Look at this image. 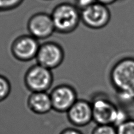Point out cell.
<instances>
[{
	"instance_id": "6da1fadb",
	"label": "cell",
	"mask_w": 134,
	"mask_h": 134,
	"mask_svg": "<svg viewBox=\"0 0 134 134\" xmlns=\"http://www.w3.org/2000/svg\"><path fill=\"white\" fill-rule=\"evenodd\" d=\"M55 32L68 34L74 32L81 21V11L74 4L63 2L57 5L51 14Z\"/></svg>"
},
{
	"instance_id": "7a4b0ae2",
	"label": "cell",
	"mask_w": 134,
	"mask_h": 134,
	"mask_svg": "<svg viewBox=\"0 0 134 134\" xmlns=\"http://www.w3.org/2000/svg\"><path fill=\"white\" fill-rule=\"evenodd\" d=\"M109 78L117 93L134 92V58L125 57L117 61L110 71Z\"/></svg>"
},
{
	"instance_id": "3957f363",
	"label": "cell",
	"mask_w": 134,
	"mask_h": 134,
	"mask_svg": "<svg viewBox=\"0 0 134 134\" xmlns=\"http://www.w3.org/2000/svg\"><path fill=\"white\" fill-rule=\"evenodd\" d=\"M53 81L51 70L38 64L28 68L24 75L25 85L31 92H47Z\"/></svg>"
},
{
	"instance_id": "277c9868",
	"label": "cell",
	"mask_w": 134,
	"mask_h": 134,
	"mask_svg": "<svg viewBox=\"0 0 134 134\" xmlns=\"http://www.w3.org/2000/svg\"><path fill=\"white\" fill-rule=\"evenodd\" d=\"M64 58L65 52L60 44L47 41L40 45L35 59L37 64L52 70L60 66Z\"/></svg>"
},
{
	"instance_id": "5b68a950",
	"label": "cell",
	"mask_w": 134,
	"mask_h": 134,
	"mask_svg": "<svg viewBox=\"0 0 134 134\" xmlns=\"http://www.w3.org/2000/svg\"><path fill=\"white\" fill-rule=\"evenodd\" d=\"M111 18V11L108 6L98 2L81 11V21L85 26L92 30L106 27Z\"/></svg>"
},
{
	"instance_id": "8992f818",
	"label": "cell",
	"mask_w": 134,
	"mask_h": 134,
	"mask_svg": "<svg viewBox=\"0 0 134 134\" xmlns=\"http://www.w3.org/2000/svg\"><path fill=\"white\" fill-rule=\"evenodd\" d=\"M40 45L39 41L31 35H22L12 42L11 52L18 61L28 62L36 58Z\"/></svg>"
},
{
	"instance_id": "52a82bcc",
	"label": "cell",
	"mask_w": 134,
	"mask_h": 134,
	"mask_svg": "<svg viewBox=\"0 0 134 134\" xmlns=\"http://www.w3.org/2000/svg\"><path fill=\"white\" fill-rule=\"evenodd\" d=\"M52 110L59 113H66L77 100V92L68 84L56 86L49 93Z\"/></svg>"
},
{
	"instance_id": "ba28073f",
	"label": "cell",
	"mask_w": 134,
	"mask_h": 134,
	"mask_svg": "<svg viewBox=\"0 0 134 134\" xmlns=\"http://www.w3.org/2000/svg\"><path fill=\"white\" fill-rule=\"evenodd\" d=\"M90 102L92 105L93 121L97 125H112L118 107L106 96L102 95H96Z\"/></svg>"
},
{
	"instance_id": "9c48e42d",
	"label": "cell",
	"mask_w": 134,
	"mask_h": 134,
	"mask_svg": "<svg viewBox=\"0 0 134 134\" xmlns=\"http://www.w3.org/2000/svg\"><path fill=\"white\" fill-rule=\"evenodd\" d=\"M27 29L29 34L38 41L47 39L55 32L51 14L43 12L31 16L27 23Z\"/></svg>"
},
{
	"instance_id": "30bf717a",
	"label": "cell",
	"mask_w": 134,
	"mask_h": 134,
	"mask_svg": "<svg viewBox=\"0 0 134 134\" xmlns=\"http://www.w3.org/2000/svg\"><path fill=\"white\" fill-rule=\"evenodd\" d=\"M68 121L76 127H83L93 121L92 109L90 101L78 99L66 112Z\"/></svg>"
},
{
	"instance_id": "8fae6325",
	"label": "cell",
	"mask_w": 134,
	"mask_h": 134,
	"mask_svg": "<svg viewBox=\"0 0 134 134\" xmlns=\"http://www.w3.org/2000/svg\"><path fill=\"white\" fill-rule=\"evenodd\" d=\"M27 104L30 111L37 115L47 114L52 110L51 97L47 92H31Z\"/></svg>"
},
{
	"instance_id": "7c38bea8",
	"label": "cell",
	"mask_w": 134,
	"mask_h": 134,
	"mask_svg": "<svg viewBox=\"0 0 134 134\" xmlns=\"http://www.w3.org/2000/svg\"><path fill=\"white\" fill-rule=\"evenodd\" d=\"M11 92L10 81L5 76L0 75V102L5 100L9 97Z\"/></svg>"
},
{
	"instance_id": "4fadbf2b",
	"label": "cell",
	"mask_w": 134,
	"mask_h": 134,
	"mask_svg": "<svg viewBox=\"0 0 134 134\" xmlns=\"http://www.w3.org/2000/svg\"><path fill=\"white\" fill-rule=\"evenodd\" d=\"M24 0H0V13L15 9L23 4Z\"/></svg>"
},
{
	"instance_id": "5bb4252c",
	"label": "cell",
	"mask_w": 134,
	"mask_h": 134,
	"mask_svg": "<svg viewBox=\"0 0 134 134\" xmlns=\"http://www.w3.org/2000/svg\"><path fill=\"white\" fill-rule=\"evenodd\" d=\"M91 134H117L116 128L111 124L97 125Z\"/></svg>"
},
{
	"instance_id": "9a60e30c",
	"label": "cell",
	"mask_w": 134,
	"mask_h": 134,
	"mask_svg": "<svg viewBox=\"0 0 134 134\" xmlns=\"http://www.w3.org/2000/svg\"><path fill=\"white\" fill-rule=\"evenodd\" d=\"M117 134H134V119L129 118L116 128Z\"/></svg>"
},
{
	"instance_id": "2e32d148",
	"label": "cell",
	"mask_w": 134,
	"mask_h": 134,
	"mask_svg": "<svg viewBox=\"0 0 134 134\" xmlns=\"http://www.w3.org/2000/svg\"><path fill=\"white\" fill-rule=\"evenodd\" d=\"M128 119V115L125 110L118 108L115 113V115L114 120L112 125L117 128L118 126L127 121Z\"/></svg>"
},
{
	"instance_id": "e0dca14e",
	"label": "cell",
	"mask_w": 134,
	"mask_h": 134,
	"mask_svg": "<svg viewBox=\"0 0 134 134\" xmlns=\"http://www.w3.org/2000/svg\"><path fill=\"white\" fill-rule=\"evenodd\" d=\"M75 5L80 9V11L92 5L97 2V0H75Z\"/></svg>"
},
{
	"instance_id": "ac0fdd59",
	"label": "cell",
	"mask_w": 134,
	"mask_h": 134,
	"mask_svg": "<svg viewBox=\"0 0 134 134\" xmlns=\"http://www.w3.org/2000/svg\"><path fill=\"white\" fill-rule=\"evenodd\" d=\"M59 134H83V133L76 128H67L62 131Z\"/></svg>"
},
{
	"instance_id": "d6986e66",
	"label": "cell",
	"mask_w": 134,
	"mask_h": 134,
	"mask_svg": "<svg viewBox=\"0 0 134 134\" xmlns=\"http://www.w3.org/2000/svg\"><path fill=\"white\" fill-rule=\"evenodd\" d=\"M117 1H118V0H97V2L103 5H105L106 6H108L115 3V2H116Z\"/></svg>"
},
{
	"instance_id": "ffe728a7",
	"label": "cell",
	"mask_w": 134,
	"mask_h": 134,
	"mask_svg": "<svg viewBox=\"0 0 134 134\" xmlns=\"http://www.w3.org/2000/svg\"><path fill=\"white\" fill-rule=\"evenodd\" d=\"M45 1H49V0H45Z\"/></svg>"
}]
</instances>
